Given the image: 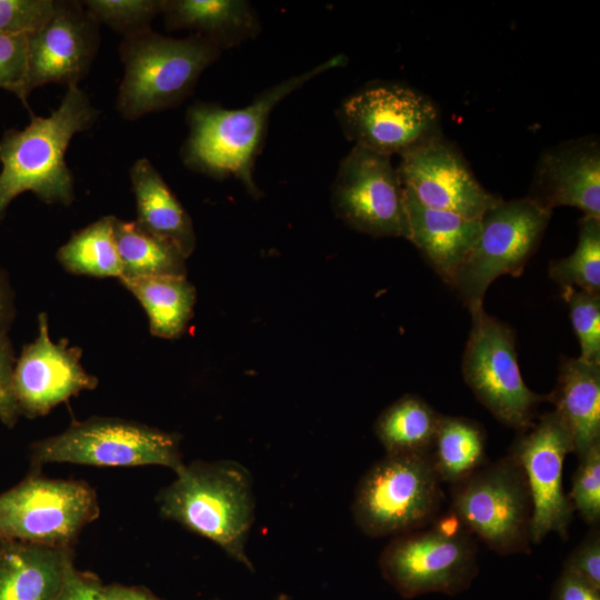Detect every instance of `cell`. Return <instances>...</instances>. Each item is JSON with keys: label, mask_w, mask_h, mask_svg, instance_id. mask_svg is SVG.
<instances>
[{"label": "cell", "mask_w": 600, "mask_h": 600, "mask_svg": "<svg viewBox=\"0 0 600 600\" xmlns=\"http://www.w3.org/2000/svg\"><path fill=\"white\" fill-rule=\"evenodd\" d=\"M346 61L344 56H336L268 88L242 109H224L206 102L192 104L187 112L189 136L181 150L184 166L219 180L233 177L248 193L259 197L253 168L272 109L312 78Z\"/></svg>", "instance_id": "6da1fadb"}, {"label": "cell", "mask_w": 600, "mask_h": 600, "mask_svg": "<svg viewBox=\"0 0 600 600\" xmlns=\"http://www.w3.org/2000/svg\"><path fill=\"white\" fill-rule=\"evenodd\" d=\"M253 480L238 461H193L157 496L160 516L219 546L253 571L246 543L254 521Z\"/></svg>", "instance_id": "7a4b0ae2"}, {"label": "cell", "mask_w": 600, "mask_h": 600, "mask_svg": "<svg viewBox=\"0 0 600 600\" xmlns=\"http://www.w3.org/2000/svg\"><path fill=\"white\" fill-rule=\"evenodd\" d=\"M100 110L78 86L68 87L49 117L32 114L22 130L10 129L0 139V219L20 193L33 192L47 203L70 204L73 177L64 161L72 137L89 129Z\"/></svg>", "instance_id": "3957f363"}, {"label": "cell", "mask_w": 600, "mask_h": 600, "mask_svg": "<svg viewBox=\"0 0 600 600\" xmlns=\"http://www.w3.org/2000/svg\"><path fill=\"white\" fill-rule=\"evenodd\" d=\"M221 48L198 33L176 39L151 30L123 38L119 47L124 77L117 110L127 120L174 108L193 91Z\"/></svg>", "instance_id": "277c9868"}, {"label": "cell", "mask_w": 600, "mask_h": 600, "mask_svg": "<svg viewBox=\"0 0 600 600\" xmlns=\"http://www.w3.org/2000/svg\"><path fill=\"white\" fill-rule=\"evenodd\" d=\"M477 552L473 533L448 510L423 528L393 537L381 552L379 567L404 598L454 596L478 574Z\"/></svg>", "instance_id": "5b68a950"}, {"label": "cell", "mask_w": 600, "mask_h": 600, "mask_svg": "<svg viewBox=\"0 0 600 600\" xmlns=\"http://www.w3.org/2000/svg\"><path fill=\"white\" fill-rule=\"evenodd\" d=\"M441 483L430 454H386L356 487L353 520L372 538L423 528L441 513Z\"/></svg>", "instance_id": "8992f818"}, {"label": "cell", "mask_w": 600, "mask_h": 600, "mask_svg": "<svg viewBox=\"0 0 600 600\" xmlns=\"http://www.w3.org/2000/svg\"><path fill=\"white\" fill-rule=\"evenodd\" d=\"M449 510L500 556L530 553L532 500L526 474L511 456L487 462L451 484Z\"/></svg>", "instance_id": "52a82bcc"}, {"label": "cell", "mask_w": 600, "mask_h": 600, "mask_svg": "<svg viewBox=\"0 0 600 600\" xmlns=\"http://www.w3.org/2000/svg\"><path fill=\"white\" fill-rule=\"evenodd\" d=\"M32 471L46 463L97 467L162 466L177 473L183 466L180 437L143 423L92 417L31 444Z\"/></svg>", "instance_id": "ba28073f"}, {"label": "cell", "mask_w": 600, "mask_h": 600, "mask_svg": "<svg viewBox=\"0 0 600 600\" xmlns=\"http://www.w3.org/2000/svg\"><path fill=\"white\" fill-rule=\"evenodd\" d=\"M99 514L97 493L87 482L31 471L0 494V540L73 548Z\"/></svg>", "instance_id": "9c48e42d"}, {"label": "cell", "mask_w": 600, "mask_h": 600, "mask_svg": "<svg viewBox=\"0 0 600 600\" xmlns=\"http://www.w3.org/2000/svg\"><path fill=\"white\" fill-rule=\"evenodd\" d=\"M470 313L472 326L462 357L464 381L498 421L524 431L547 398L532 391L521 376L513 330L489 316L483 306Z\"/></svg>", "instance_id": "30bf717a"}, {"label": "cell", "mask_w": 600, "mask_h": 600, "mask_svg": "<svg viewBox=\"0 0 600 600\" xmlns=\"http://www.w3.org/2000/svg\"><path fill=\"white\" fill-rule=\"evenodd\" d=\"M551 214L528 197L501 200L484 213L478 241L450 283L470 311L482 307L494 279L522 273Z\"/></svg>", "instance_id": "8fae6325"}, {"label": "cell", "mask_w": 600, "mask_h": 600, "mask_svg": "<svg viewBox=\"0 0 600 600\" xmlns=\"http://www.w3.org/2000/svg\"><path fill=\"white\" fill-rule=\"evenodd\" d=\"M347 138L391 157L441 133L439 111L421 92L398 83L372 84L347 98L337 111Z\"/></svg>", "instance_id": "7c38bea8"}, {"label": "cell", "mask_w": 600, "mask_h": 600, "mask_svg": "<svg viewBox=\"0 0 600 600\" xmlns=\"http://www.w3.org/2000/svg\"><path fill=\"white\" fill-rule=\"evenodd\" d=\"M331 199L334 213L352 229L408 240L404 189L390 157L354 146L340 162Z\"/></svg>", "instance_id": "4fadbf2b"}, {"label": "cell", "mask_w": 600, "mask_h": 600, "mask_svg": "<svg viewBox=\"0 0 600 600\" xmlns=\"http://www.w3.org/2000/svg\"><path fill=\"white\" fill-rule=\"evenodd\" d=\"M573 452L572 436L554 411L543 413L521 431L510 447L521 466L532 500L531 542L539 544L552 532L566 540L573 519L572 503L563 490V462Z\"/></svg>", "instance_id": "5bb4252c"}, {"label": "cell", "mask_w": 600, "mask_h": 600, "mask_svg": "<svg viewBox=\"0 0 600 600\" xmlns=\"http://www.w3.org/2000/svg\"><path fill=\"white\" fill-rule=\"evenodd\" d=\"M397 172L421 204L481 220L502 199L476 179L460 150L442 133L400 154Z\"/></svg>", "instance_id": "9a60e30c"}, {"label": "cell", "mask_w": 600, "mask_h": 600, "mask_svg": "<svg viewBox=\"0 0 600 600\" xmlns=\"http://www.w3.org/2000/svg\"><path fill=\"white\" fill-rule=\"evenodd\" d=\"M100 43L99 22L82 2L54 1L49 21L28 37V72L23 97L46 83L77 86L84 78Z\"/></svg>", "instance_id": "2e32d148"}, {"label": "cell", "mask_w": 600, "mask_h": 600, "mask_svg": "<svg viewBox=\"0 0 600 600\" xmlns=\"http://www.w3.org/2000/svg\"><path fill=\"white\" fill-rule=\"evenodd\" d=\"M37 339L26 344L13 368V391L20 414L44 416L83 390H93L98 379L81 367V350L68 341L54 343L48 318L40 313Z\"/></svg>", "instance_id": "e0dca14e"}, {"label": "cell", "mask_w": 600, "mask_h": 600, "mask_svg": "<svg viewBox=\"0 0 600 600\" xmlns=\"http://www.w3.org/2000/svg\"><path fill=\"white\" fill-rule=\"evenodd\" d=\"M528 198L552 211L574 207L600 218V143L596 136L564 141L539 158Z\"/></svg>", "instance_id": "ac0fdd59"}, {"label": "cell", "mask_w": 600, "mask_h": 600, "mask_svg": "<svg viewBox=\"0 0 600 600\" xmlns=\"http://www.w3.org/2000/svg\"><path fill=\"white\" fill-rule=\"evenodd\" d=\"M404 199L408 240L436 273L450 284L478 241L481 220L426 207L407 190Z\"/></svg>", "instance_id": "d6986e66"}, {"label": "cell", "mask_w": 600, "mask_h": 600, "mask_svg": "<svg viewBox=\"0 0 600 600\" xmlns=\"http://www.w3.org/2000/svg\"><path fill=\"white\" fill-rule=\"evenodd\" d=\"M73 548L0 540V600H60Z\"/></svg>", "instance_id": "ffe728a7"}, {"label": "cell", "mask_w": 600, "mask_h": 600, "mask_svg": "<svg viewBox=\"0 0 600 600\" xmlns=\"http://www.w3.org/2000/svg\"><path fill=\"white\" fill-rule=\"evenodd\" d=\"M546 398L568 427L577 458L600 442V363L564 359Z\"/></svg>", "instance_id": "44dd1931"}, {"label": "cell", "mask_w": 600, "mask_h": 600, "mask_svg": "<svg viewBox=\"0 0 600 600\" xmlns=\"http://www.w3.org/2000/svg\"><path fill=\"white\" fill-rule=\"evenodd\" d=\"M168 30H191L214 41L221 50L254 39L261 31L259 16L246 0H164Z\"/></svg>", "instance_id": "7402d4cb"}, {"label": "cell", "mask_w": 600, "mask_h": 600, "mask_svg": "<svg viewBox=\"0 0 600 600\" xmlns=\"http://www.w3.org/2000/svg\"><path fill=\"white\" fill-rule=\"evenodd\" d=\"M130 179L137 203L136 222L172 243L187 259L196 248V233L186 209L149 159L133 163Z\"/></svg>", "instance_id": "603a6c76"}, {"label": "cell", "mask_w": 600, "mask_h": 600, "mask_svg": "<svg viewBox=\"0 0 600 600\" xmlns=\"http://www.w3.org/2000/svg\"><path fill=\"white\" fill-rule=\"evenodd\" d=\"M146 310L153 336L180 337L192 317L196 289L186 277L151 276L120 278Z\"/></svg>", "instance_id": "cb8c5ba5"}, {"label": "cell", "mask_w": 600, "mask_h": 600, "mask_svg": "<svg viewBox=\"0 0 600 600\" xmlns=\"http://www.w3.org/2000/svg\"><path fill=\"white\" fill-rule=\"evenodd\" d=\"M486 449L487 433L480 422L441 414L429 454L441 482L454 484L488 462Z\"/></svg>", "instance_id": "d4e9b609"}, {"label": "cell", "mask_w": 600, "mask_h": 600, "mask_svg": "<svg viewBox=\"0 0 600 600\" xmlns=\"http://www.w3.org/2000/svg\"><path fill=\"white\" fill-rule=\"evenodd\" d=\"M440 416L424 399L408 393L379 414L373 431L386 454H429Z\"/></svg>", "instance_id": "484cf974"}, {"label": "cell", "mask_w": 600, "mask_h": 600, "mask_svg": "<svg viewBox=\"0 0 600 600\" xmlns=\"http://www.w3.org/2000/svg\"><path fill=\"white\" fill-rule=\"evenodd\" d=\"M113 234L122 264L120 278L186 277V258L181 252L136 221H123L113 217Z\"/></svg>", "instance_id": "4316f807"}, {"label": "cell", "mask_w": 600, "mask_h": 600, "mask_svg": "<svg viewBox=\"0 0 600 600\" xmlns=\"http://www.w3.org/2000/svg\"><path fill=\"white\" fill-rule=\"evenodd\" d=\"M63 268L74 274L91 277L122 276V264L113 234V216L73 233L57 253Z\"/></svg>", "instance_id": "83f0119b"}, {"label": "cell", "mask_w": 600, "mask_h": 600, "mask_svg": "<svg viewBox=\"0 0 600 600\" xmlns=\"http://www.w3.org/2000/svg\"><path fill=\"white\" fill-rule=\"evenodd\" d=\"M549 276L561 289L573 287L600 292V218L583 216L580 219L574 251L551 261Z\"/></svg>", "instance_id": "f1b7e54d"}, {"label": "cell", "mask_w": 600, "mask_h": 600, "mask_svg": "<svg viewBox=\"0 0 600 600\" xmlns=\"http://www.w3.org/2000/svg\"><path fill=\"white\" fill-rule=\"evenodd\" d=\"M88 12L123 38L151 30V22L162 14L164 0H87Z\"/></svg>", "instance_id": "f546056e"}, {"label": "cell", "mask_w": 600, "mask_h": 600, "mask_svg": "<svg viewBox=\"0 0 600 600\" xmlns=\"http://www.w3.org/2000/svg\"><path fill=\"white\" fill-rule=\"evenodd\" d=\"M573 331L580 344V359L600 363V292L573 287L562 289Z\"/></svg>", "instance_id": "4dcf8cb0"}, {"label": "cell", "mask_w": 600, "mask_h": 600, "mask_svg": "<svg viewBox=\"0 0 600 600\" xmlns=\"http://www.w3.org/2000/svg\"><path fill=\"white\" fill-rule=\"evenodd\" d=\"M578 467L572 477V488L568 494L573 510L589 526L600 522V442L578 457Z\"/></svg>", "instance_id": "1f68e13d"}, {"label": "cell", "mask_w": 600, "mask_h": 600, "mask_svg": "<svg viewBox=\"0 0 600 600\" xmlns=\"http://www.w3.org/2000/svg\"><path fill=\"white\" fill-rule=\"evenodd\" d=\"M53 0H0V34L30 37L51 18Z\"/></svg>", "instance_id": "d6a6232c"}, {"label": "cell", "mask_w": 600, "mask_h": 600, "mask_svg": "<svg viewBox=\"0 0 600 600\" xmlns=\"http://www.w3.org/2000/svg\"><path fill=\"white\" fill-rule=\"evenodd\" d=\"M28 37L0 34V88L14 93L28 108L24 83L28 72Z\"/></svg>", "instance_id": "836d02e7"}, {"label": "cell", "mask_w": 600, "mask_h": 600, "mask_svg": "<svg viewBox=\"0 0 600 600\" xmlns=\"http://www.w3.org/2000/svg\"><path fill=\"white\" fill-rule=\"evenodd\" d=\"M563 570L581 578L600 590V530L592 526L589 533L570 552Z\"/></svg>", "instance_id": "e575fe53"}, {"label": "cell", "mask_w": 600, "mask_h": 600, "mask_svg": "<svg viewBox=\"0 0 600 600\" xmlns=\"http://www.w3.org/2000/svg\"><path fill=\"white\" fill-rule=\"evenodd\" d=\"M13 349L7 333L0 334V421L12 428L20 416L13 391Z\"/></svg>", "instance_id": "d590c367"}, {"label": "cell", "mask_w": 600, "mask_h": 600, "mask_svg": "<svg viewBox=\"0 0 600 600\" xmlns=\"http://www.w3.org/2000/svg\"><path fill=\"white\" fill-rule=\"evenodd\" d=\"M60 600H106L103 584L92 573L69 568Z\"/></svg>", "instance_id": "8d00e7d4"}, {"label": "cell", "mask_w": 600, "mask_h": 600, "mask_svg": "<svg viewBox=\"0 0 600 600\" xmlns=\"http://www.w3.org/2000/svg\"><path fill=\"white\" fill-rule=\"evenodd\" d=\"M550 600H600V590L562 569L554 582Z\"/></svg>", "instance_id": "74e56055"}, {"label": "cell", "mask_w": 600, "mask_h": 600, "mask_svg": "<svg viewBox=\"0 0 600 600\" xmlns=\"http://www.w3.org/2000/svg\"><path fill=\"white\" fill-rule=\"evenodd\" d=\"M106 600H162L143 587L112 583L103 586Z\"/></svg>", "instance_id": "f35d334b"}, {"label": "cell", "mask_w": 600, "mask_h": 600, "mask_svg": "<svg viewBox=\"0 0 600 600\" xmlns=\"http://www.w3.org/2000/svg\"><path fill=\"white\" fill-rule=\"evenodd\" d=\"M13 317L12 294L4 278L3 272L0 270V334L7 333V329Z\"/></svg>", "instance_id": "ab89813d"}]
</instances>
